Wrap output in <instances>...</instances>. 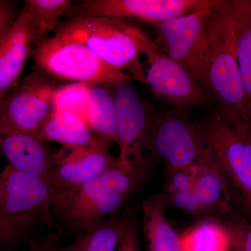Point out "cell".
Masks as SVG:
<instances>
[{
    "label": "cell",
    "mask_w": 251,
    "mask_h": 251,
    "mask_svg": "<svg viewBox=\"0 0 251 251\" xmlns=\"http://www.w3.org/2000/svg\"><path fill=\"white\" fill-rule=\"evenodd\" d=\"M234 210L251 222V123L219 108L200 123Z\"/></svg>",
    "instance_id": "obj_1"
},
{
    "label": "cell",
    "mask_w": 251,
    "mask_h": 251,
    "mask_svg": "<svg viewBox=\"0 0 251 251\" xmlns=\"http://www.w3.org/2000/svg\"><path fill=\"white\" fill-rule=\"evenodd\" d=\"M143 30L123 18L76 17L62 21L54 36L80 43L110 67L126 71L145 85L141 62Z\"/></svg>",
    "instance_id": "obj_2"
},
{
    "label": "cell",
    "mask_w": 251,
    "mask_h": 251,
    "mask_svg": "<svg viewBox=\"0 0 251 251\" xmlns=\"http://www.w3.org/2000/svg\"><path fill=\"white\" fill-rule=\"evenodd\" d=\"M206 34L209 54L208 94L220 108L248 120L229 0H218L211 8Z\"/></svg>",
    "instance_id": "obj_3"
},
{
    "label": "cell",
    "mask_w": 251,
    "mask_h": 251,
    "mask_svg": "<svg viewBox=\"0 0 251 251\" xmlns=\"http://www.w3.org/2000/svg\"><path fill=\"white\" fill-rule=\"evenodd\" d=\"M35 67L55 80L97 83L114 89L133 80L99 58L80 43L54 36L33 48Z\"/></svg>",
    "instance_id": "obj_4"
},
{
    "label": "cell",
    "mask_w": 251,
    "mask_h": 251,
    "mask_svg": "<svg viewBox=\"0 0 251 251\" xmlns=\"http://www.w3.org/2000/svg\"><path fill=\"white\" fill-rule=\"evenodd\" d=\"M217 1L153 26L155 44L207 94L209 54L206 23L211 8Z\"/></svg>",
    "instance_id": "obj_5"
},
{
    "label": "cell",
    "mask_w": 251,
    "mask_h": 251,
    "mask_svg": "<svg viewBox=\"0 0 251 251\" xmlns=\"http://www.w3.org/2000/svg\"><path fill=\"white\" fill-rule=\"evenodd\" d=\"M208 150L200 123L191 121L188 110L174 108L153 118L146 151L168 168H190L202 160Z\"/></svg>",
    "instance_id": "obj_6"
},
{
    "label": "cell",
    "mask_w": 251,
    "mask_h": 251,
    "mask_svg": "<svg viewBox=\"0 0 251 251\" xmlns=\"http://www.w3.org/2000/svg\"><path fill=\"white\" fill-rule=\"evenodd\" d=\"M57 80L34 67L0 103V135L32 133L54 111Z\"/></svg>",
    "instance_id": "obj_7"
},
{
    "label": "cell",
    "mask_w": 251,
    "mask_h": 251,
    "mask_svg": "<svg viewBox=\"0 0 251 251\" xmlns=\"http://www.w3.org/2000/svg\"><path fill=\"white\" fill-rule=\"evenodd\" d=\"M142 55L146 59L145 85L157 99L174 108L188 109L209 103L210 96L202 90L178 63L168 57L143 31Z\"/></svg>",
    "instance_id": "obj_8"
},
{
    "label": "cell",
    "mask_w": 251,
    "mask_h": 251,
    "mask_svg": "<svg viewBox=\"0 0 251 251\" xmlns=\"http://www.w3.org/2000/svg\"><path fill=\"white\" fill-rule=\"evenodd\" d=\"M117 144L122 162H149L145 156L149 133L156 112L128 82L112 89Z\"/></svg>",
    "instance_id": "obj_9"
},
{
    "label": "cell",
    "mask_w": 251,
    "mask_h": 251,
    "mask_svg": "<svg viewBox=\"0 0 251 251\" xmlns=\"http://www.w3.org/2000/svg\"><path fill=\"white\" fill-rule=\"evenodd\" d=\"M214 0H83L68 18L111 17L137 19L151 25L210 5Z\"/></svg>",
    "instance_id": "obj_10"
},
{
    "label": "cell",
    "mask_w": 251,
    "mask_h": 251,
    "mask_svg": "<svg viewBox=\"0 0 251 251\" xmlns=\"http://www.w3.org/2000/svg\"><path fill=\"white\" fill-rule=\"evenodd\" d=\"M52 191L53 187L47 180L17 171L8 164L0 172V216L41 214L52 227L54 223L50 202Z\"/></svg>",
    "instance_id": "obj_11"
},
{
    "label": "cell",
    "mask_w": 251,
    "mask_h": 251,
    "mask_svg": "<svg viewBox=\"0 0 251 251\" xmlns=\"http://www.w3.org/2000/svg\"><path fill=\"white\" fill-rule=\"evenodd\" d=\"M108 142L90 146L64 148L54 153L49 181L54 188L79 186L98 176L115 163Z\"/></svg>",
    "instance_id": "obj_12"
},
{
    "label": "cell",
    "mask_w": 251,
    "mask_h": 251,
    "mask_svg": "<svg viewBox=\"0 0 251 251\" xmlns=\"http://www.w3.org/2000/svg\"><path fill=\"white\" fill-rule=\"evenodd\" d=\"M150 163L135 162L115 163L93 179L79 185L65 188H54L50 206L98 198L108 193H117L130 197L143 182Z\"/></svg>",
    "instance_id": "obj_13"
},
{
    "label": "cell",
    "mask_w": 251,
    "mask_h": 251,
    "mask_svg": "<svg viewBox=\"0 0 251 251\" xmlns=\"http://www.w3.org/2000/svg\"><path fill=\"white\" fill-rule=\"evenodd\" d=\"M31 14L24 4L0 41V103L16 87L33 50Z\"/></svg>",
    "instance_id": "obj_14"
},
{
    "label": "cell",
    "mask_w": 251,
    "mask_h": 251,
    "mask_svg": "<svg viewBox=\"0 0 251 251\" xmlns=\"http://www.w3.org/2000/svg\"><path fill=\"white\" fill-rule=\"evenodd\" d=\"M129 198L108 193L94 199L51 204L50 209L69 232L79 233L116 215Z\"/></svg>",
    "instance_id": "obj_15"
},
{
    "label": "cell",
    "mask_w": 251,
    "mask_h": 251,
    "mask_svg": "<svg viewBox=\"0 0 251 251\" xmlns=\"http://www.w3.org/2000/svg\"><path fill=\"white\" fill-rule=\"evenodd\" d=\"M0 151L15 169L49 181L54 154L47 143L32 133L0 135Z\"/></svg>",
    "instance_id": "obj_16"
},
{
    "label": "cell",
    "mask_w": 251,
    "mask_h": 251,
    "mask_svg": "<svg viewBox=\"0 0 251 251\" xmlns=\"http://www.w3.org/2000/svg\"><path fill=\"white\" fill-rule=\"evenodd\" d=\"M191 169L195 179L193 191L208 217L220 219L234 210L227 184L209 146L202 160Z\"/></svg>",
    "instance_id": "obj_17"
},
{
    "label": "cell",
    "mask_w": 251,
    "mask_h": 251,
    "mask_svg": "<svg viewBox=\"0 0 251 251\" xmlns=\"http://www.w3.org/2000/svg\"><path fill=\"white\" fill-rule=\"evenodd\" d=\"M34 135L46 143L60 144L64 148L90 146L103 140L94 133L83 119L59 111L52 112Z\"/></svg>",
    "instance_id": "obj_18"
},
{
    "label": "cell",
    "mask_w": 251,
    "mask_h": 251,
    "mask_svg": "<svg viewBox=\"0 0 251 251\" xmlns=\"http://www.w3.org/2000/svg\"><path fill=\"white\" fill-rule=\"evenodd\" d=\"M166 198L161 193L142 204L143 230L150 251H182L179 234L167 219Z\"/></svg>",
    "instance_id": "obj_19"
},
{
    "label": "cell",
    "mask_w": 251,
    "mask_h": 251,
    "mask_svg": "<svg viewBox=\"0 0 251 251\" xmlns=\"http://www.w3.org/2000/svg\"><path fill=\"white\" fill-rule=\"evenodd\" d=\"M229 9L237 40L246 115L251 123V0H229Z\"/></svg>",
    "instance_id": "obj_20"
},
{
    "label": "cell",
    "mask_w": 251,
    "mask_h": 251,
    "mask_svg": "<svg viewBox=\"0 0 251 251\" xmlns=\"http://www.w3.org/2000/svg\"><path fill=\"white\" fill-rule=\"evenodd\" d=\"M128 219L116 215L79 232L75 240L59 251H115L121 242Z\"/></svg>",
    "instance_id": "obj_21"
},
{
    "label": "cell",
    "mask_w": 251,
    "mask_h": 251,
    "mask_svg": "<svg viewBox=\"0 0 251 251\" xmlns=\"http://www.w3.org/2000/svg\"><path fill=\"white\" fill-rule=\"evenodd\" d=\"M90 94L85 122L100 139L116 143V120L112 89L99 84H90Z\"/></svg>",
    "instance_id": "obj_22"
},
{
    "label": "cell",
    "mask_w": 251,
    "mask_h": 251,
    "mask_svg": "<svg viewBox=\"0 0 251 251\" xmlns=\"http://www.w3.org/2000/svg\"><path fill=\"white\" fill-rule=\"evenodd\" d=\"M179 234L182 251H230L220 219L198 220Z\"/></svg>",
    "instance_id": "obj_23"
},
{
    "label": "cell",
    "mask_w": 251,
    "mask_h": 251,
    "mask_svg": "<svg viewBox=\"0 0 251 251\" xmlns=\"http://www.w3.org/2000/svg\"><path fill=\"white\" fill-rule=\"evenodd\" d=\"M24 4L30 11L33 45L35 46L55 30L60 18L75 4L71 0H26Z\"/></svg>",
    "instance_id": "obj_24"
},
{
    "label": "cell",
    "mask_w": 251,
    "mask_h": 251,
    "mask_svg": "<svg viewBox=\"0 0 251 251\" xmlns=\"http://www.w3.org/2000/svg\"><path fill=\"white\" fill-rule=\"evenodd\" d=\"M90 97V84L72 83L61 86L54 93V111L74 114L85 121Z\"/></svg>",
    "instance_id": "obj_25"
},
{
    "label": "cell",
    "mask_w": 251,
    "mask_h": 251,
    "mask_svg": "<svg viewBox=\"0 0 251 251\" xmlns=\"http://www.w3.org/2000/svg\"><path fill=\"white\" fill-rule=\"evenodd\" d=\"M43 221L45 217L41 214L3 217L0 216V248L17 245L27 237L28 234Z\"/></svg>",
    "instance_id": "obj_26"
},
{
    "label": "cell",
    "mask_w": 251,
    "mask_h": 251,
    "mask_svg": "<svg viewBox=\"0 0 251 251\" xmlns=\"http://www.w3.org/2000/svg\"><path fill=\"white\" fill-rule=\"evenodd\" d=\"M230 251H251V222L240 213L231 211L220 219Z\"/></svg>",
    "instance_id": "obj_27"
},
{
    "label": "cell",
    "mask_w": 251,
    "mask_h": 251,
    "mask_svg": "<svg viewBox=\"0 0 251 251\" xmlns=\"http://www.w3.org/2000/svg\"><path fill=\"white\" fill-rule=\"evenodd\" d=\"M194 181V176L191 168L166 167L164 187L161 193L168 196L176 193L193 191Z\"/></svg>",
    "instance_id": "obj_28"
},
{
    "label": "cell",
    "mask_w": 251,
    "mask_h": 251,
    "mask_svg": "<svg viewBox=\"0 0 251 251\" xmlns=\"http://www.w3.org/2000/svg\"><path fill=\"white\" fill-rule=\"evenodd\" d=\"M163 195L166 198L168 207L176 208L184 213L185 215L194 218L197 221L209 218L193 191L176 193L168 196Z\"/></svg>",
    "instance_id": "obj_29"
},
{
    "label": "cell",
    "mask_w": 251,
    "mask_h": 251,
    "mask_svg": "<svg viewBox=\"0 0 251 251\" xmlns=\"http://www.w3.org/2000/svg\"><path fill=\"white\" fill-rule=\"evenodd\" d=\"M115 251H142L138 235V220L135 218L128 219L125 234Z\"/></svg>",
    "instance_id": "obj_30"
},
{
    "label": "cell",
    "mask_w": 251,
    "mask_h": 251,
    "mask_svg": "<svg viewBox=\"0 0 251 251\" xmlns=\"http://www.w3.org/2000/svg\"><path fill=\"white\" fill-rule=\"evenodd\" d=\"M19 12L14 1L0 0V41L14 24Z\"/></svg>",
    "instance_id": "obj_31"
},
{
    "label": "cell",
    "mask_w": 251,
    "mask_h": 251,
    "mask_svg": "<svg viewBox=\"0 0 251 251\" xmlns=\"http://www.w3.org/2000/svg\"><path fill=\"white\" fill-rule=\"evenodd\" d=\"M29 251H59V247L51 242L32 244Z\"/></svg>",
    "instance_id": "obj_32"
}]
</instances>
